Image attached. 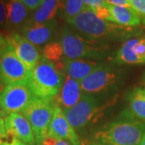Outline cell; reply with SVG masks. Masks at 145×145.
Returning <instances> with one entry per match:
<instances>
[{
	"instance_id": "cell-38",
	"label": "cell",
	"mask_w": 145,
	"mask_h": 145,
	"mask_svg": "<svg viewBox=\"0 0 145 145\" xmlns=\"http://www.w3.org/2000/svg\"><path fill=\"white\" fill-rule=\"evenodd\" d=\"M10 1H16V0H10Z\"/></svg>"
},
{
	"instance_id": "cell-4",
	"label": "cell",
	"mask_w": 145,
	"mask_h": 145,
	"mask_svg": "<svg viewBox=\"0 0 145 145\" xmlns=\"http://www.w3.org/2000/svg\"><path fill=\"white\" fill-rule=\"evenodd\" d=\"M65 59H98L106 54L108 45L103 42L89 40L69 27H65L60 33Z\"/></svg>"
},
{
	"instance_id": "cell-31",
	"label": "cell",
	"mask_w": 145,
	"mask_h": 145,
	"mask_svg": "<svg viewBox=\"0 0 145 145\" xmlns=\"http://www.w3.org/2000/svg\"><path fill=\"white\" fill-rule=\"evenodd\" d=\"M7 44H8V42L7 40L6 36H3V35L0 32V48L7 46Z\"/></svg>"
},
{
	"instance_id": "cell-37",
	"label": "cell",
	"mask_w": 145,
	"mask_h": 145,
	"mask_svg": "<svg viewBox=\"0 0 145 145\" xmlns=\"http://www.w3.org/2000/svg\"><path fill=\"white\" fill-rule=\"evenodd\" d=\"M142 81H143V83H144V86H145V72L143 75V78H142Z\"/></svg>"
},
{
	"instance_id": "cell-5",
	"label": "cell",
	"mask_w": 145,
	"mask_h": 145,
	"mask_svg": "<svg viewBox=\"0 0 145 145\" xmlns=\"http://www.w3.org/2000/svg\"><path fill=\"white\" fill-rule=\"evenodd\" d=\"M54 107L55 105L52 99L35 97L21 112L31 124L36 137V144H40L42 140L48 135Z\"/></svg>"
},
{
	"instance_id": "cell-12",
	"label": "cell",
	"mask_w": 145,
	"mask_h": 145,
	"mask_svg": "<svg viewBox=\"0 0 145 145\" xmlns=\"http://www.w3.org/2000/svg\"><path fill=\"white\" fill-rule=\"evenodd\" d=\"M48 135L67 140L72 145H83L77 131L69 123L65 113L59 106H55Z\"/></svg>"
},
{
	"instance_id": "cell-34",
	"label": "cell",
	"mask_w": 145,
	"mask_h": 145,
	"mask_svg": "<svg viewBox=\"0 0 145 145\" xmlns=\"http://www.w3.org/2000/svg\"><path fill=\"white\" fill-rule=\"evenodd\" d=\"M86 145H107V144H101V143H97V142H94V141H91L88 143Z\"/></svg>"
},
{
	"instance_id": "cell-7",
	"label": "cell",
	"mask_w": 145,
	"mask_h": 145,
	"mask_svg": "<svg viewBox=\"0 0 145 145\" xmlns=\"http://www.w3.org/2000/svg\"><path fill=\"white\" fill-rule=\"evenodd\" d=\"M101 110L99 99L93 94L83 93L78 103L65 113L72 127L82 131L98 116Z\"/></svg>"
},
{
	"instance_id": "cell-35",
	"label": "cell",
	"mask_w": 145,
	"mask_h": 145,
	"mask_svg": "<svg viewBox=\"0 0 145 145\" xmlns=\"http://www.w3.org/2000/svg\"><path fill=\"white\" fill-rule=\"evenodd\" d=\"M3 87H4V86H3V82H2L1 80H0V93H1L2 90L3 89Z\"/></svg>"
},
{
	"instance_id": "cell-10",
	"label": "cell",
	"mask_w": 145,
	"mask_h": 145,
	"mask_svg": "<svg viewBox=\"0 0 145 145\" xmlns=\"http://www.w3.org/2000/svg\"><path fill=\"white\" fill-rule=\"evenodd\" d=\"M6 38L16 56L30 70L35 67L41 59L42 53L40 48L20 33L10 31L6 36Z\"/></svg>"
},
{
	"instance_id": "cell-13",
	"label": "cell",
	"mask_w": 145,
	"mask_h": 145,
	"mask_svg": "<svg viewBox=\"0 0 145 145\" xmlns=\"http://www.w3.org/2000/svg\"><path fill=\"white\" fill-rule=\"evenodd\" d=\"M115 61L124 65L145 64V35L127 40L118 50Z\"/></svg>"
},
{
	"instance_id": "cell-39",
	"label": "cell",
	"mask_w": 145,
	"mask_h": 145,
	"mask_svg": "<svg viewBox=\"0 0 145 145\" xmlns=\"http://www.w3.org/2000/svg\"><path fill=\"white\" fill-rule=\"evenodd\" d=\"M37 145H40V144H37Z\"/></svg>"
},
{
	"instance_id": "cell-29",
	"label": "cell",
	"mask_w": 145,
	"mask_h": 145,
	"mask_svg": "<svg viewBox=\"0 0 145 145\" xmlns=\"http://www.w3.org/2000/svg\"><path fill=\"white\" fill-rule=\"evenodd\" d=\"M108 4L114 6H123V7H131L129 0H105Z\"/></svg>"
},
{
	"instance_id": "cell-33",
	"label": "cell",
	"mask_w": 145,
	"mask_h": 145,
	"mask_svg": "<svg viewBox=\"0 0 145 145\" xmlns=\"http://www.w3.org/2000/svg\"><path fill=\"white\" fill-rule=\"evenodd\" d=\"M7 115V114L6 113L5 110L3 109V107H2V106H1V105H0V119L5 118Z\"/></svg>"
},
{
	"instance_id": "cell-6",
	"label": "cell",
	"mask_w": 145,
	"mask_h": 145,
	"mask_svg": "<svg viewBox=\"0 0 145 145\" xmlns=\"http://www.w3.org/2000/svg\"><path fill=\"white\" fill-rule=\"evenodd\" d=\"M119 79L120 72L117 68L103 64L81 81L80 86L83 93L94 95L110 90L117 85Z\"/></svg>"
},
{
	"instance_id": "cell-26",
	"label": "cell",
	"mask_w": 145,
	"mask_h": 145,
	"mask_svg": "<svg viewBox=\"0 0 145 145\" xmlns=\"http://www.w3.org/2000/svg\"><path fill=\"white\" fill-rule=\"evenodd\" d=\"M7 7L3 0H0V28L7 27Z\"/></svg>"
},
{
	"instance_id": "cell-8",
	"label": "cell",
	"mask_w": 145,
	"mask_h": 145,
	"mask_svg": "<svg viewBox=\"0 0 145 145\" xmlns=\"http://www.w3.org/2000/svg\"><path fill=\"white\" fill-rule=\"evenodd\" d=\"M31 70L19 59L9 45L6 48L0 64V80L3 85L28 84Z\"/></svg>"
},
{
	"instance_id": "cell-17",
	"label": "cell",
	"mask_w": 145,
	"mask_h": 145,
	"mask_svg": "<svg viewBox=\"0 0 145 145\" xmlns=\"http://www.w3.org/2000/svg\"><path fill=\"white\" fill-rule=\"evenodd\" d=\"M7 27L11 31H20L31 18L30 11L20 0L10 1L7 4Z\"/></svg>"
},
{
	"instance_id": "cell-15",
	"label": "cell",
	"mask_w": 145,
	"mask_h": 145,
	"mask_svg": "<svg viewBox=\"0 0 145 145\" xmlns=\"http://www.w3.org/2000/svg\"><path fill=\"white\" fill-rule=\"evenodd\" d=\"M82 94L80 82L65 75L62 87L52 101L55 106H59L64 112H66L78 103Z\"/></svg>"
},
{
	"instance_id": "cell-14",
	"label": "cell",
	"mask_w": 145,
	"mask_h": 145,
	"mask_svg": "<svg viewBox=\"0 0 145 145\" xmlns=\"http://www.w3.org/2000/svg\"><path fill=\"white\" fill-rule=\"evenodd\" d=\"M57 29V21L56 20L41 24H35L28 21L21 29L20 34L35 45L40 47L52 42Z\"/></svg>"
},
{
	"instance_id": "cell-21",
	"label": "cell",
	"mask_w": 145,
	"mask_h": 145,
	"mask_svg": "<svg viewBox=\"0 0 145 145\" xmlns=\"http://www.w3.org/2000/svg\"><path fill=\"white\" fill-rule=\"evenodd\" d=\"M42 57L54 64L59 71L64 73V54L61 43L52 41L46 44L42 51Z\"/></svg>"
},
{
	"instance_id": "cell-11",
	"label": "cell",
	"mask_w": 145,
	"mask_h": 145,
	"mask_svg": "<svg viewBox=\"0 0 145 145\" xmlns=\"http://www.w3.org/2000/svg\"><path fill=\"white\" fill-rule=\"evenodd\" d=\"M4 123L7 140L16 138L27 145H36V140L33 129L24 114L20 113L7 114L4 118Z\"/></svg>"
},
{
	"instance_id": "cell-30",
	"label": "cell",
	"mask_w": 145,
	"mask_h": 145,
	"mask_svg": "<svg viewBox=\"0 0 145 145\" xmlns=\"http://www.w3.org/2000/svg\"><path fill=\"white\" fill-rule=\"evenodd\" d=\"M2 145H27L25 143L22 142L21 140H18V139H16V138H13L10 140H7L4 142Z\"/></svg>"
},
{
	"instance_id": "cell-3",
	"label": "cell",
	"mask_w": 145,
	"mask_h": 145,
	"mask_svg": "<svg viewBox=\"0 0 145 145\" xmlns=\"http://www.w3.org/2000/svg\"><path fill=\"white\" fill-rule=\"evenodd\" d=\"M64 79L65 74L42 57L31 70L28 86L35 97L52 100L61 90Z\"/></svg>"
},
{
	"instance_id": "cell-19",
	"label": "cell",
	"mask_w": 145,
	"mask_h": 145,
	"mask_svg": "<svg viewBox=\"0 0 145 145\" xmlns=\"http://www.w3.org/2000/svg\"><path fill=\"white\" fill-rule=\"evenodd\" d=\"M61 4L62 0H44L28 21L35 24H41L54 20L58 10L61 8Z\"/></svg>"
},
{
	"instance_id": "cell-24",
	"label": "cell",
	"mask_w": 145,
	"mask_h": 145,
	"mask_svg": "<svg viewBox=\"0 0 145 145\" xmlns=\"http://www.w3.org/2000/svg\"><path fill=\"white\" fill-rule=\"evenodd\" d=\"M83 3L91 10H95L106 7L108 3L105 0H82Z\"/></svg>"
},
{
	"instance_id": "cell-16",
	"label": "cell",
	"mask_w": 145,
	"mask_h": 145,
	"mask_svg": "<svg viewBox=\"0 0 145 145\" xmlns=\"http://www.w3.org/2000/svg\"><path fill=\"white\" fill-rule=\"evenodd\" d=\"M64 74L72 79L81 82L88 77L94 69L103 65L88 59H65L64 60Z\"/></svg>"
},
{
	"instance_id": "cell-23",
	"label": "cell",
	"mask_w": 145,
	"mask_h": 145,
	"mask_svg": "<svg viewBox=\"0 0 145 145\" xmlns=\"http://www.w3.org/2000/svg\"><path fill=\"white\" fill-rule=\"evenodd\" d=\"M130 5L138 13L145 24V0H129Z\"/></svg>"
},
{
	"instance_id": "cell-32",
	"label": "cell",
	"mask_w": 145,
	"mask_h": 145,
	"mask_svg": "<svg viewBox=\"0 0 145 145\" xmlns=\"http://www.w3.org/2000/svg\"><path fill=\"white\" fill-rule=\"evenodd\" d=\"M7 46H8V44H7ZM7 46L0 48V64H1L2 61H3V55H4V52H5L6 48H7Z\"/></svg>"
},
{
	"instance_id": "cell-20",
	"label": "cell",
	"mask_w": 145,
	"mask_h": 145,
	"mask_svg": "<svg viewBox=\"0 0 145 145\" xmlns=\"http://www.w3.org/2000/svg\"><path fill=\"white\" fill-rule=\"evenodd\" d=\"M129 110L135 118L145 123V88H134L127 95Z\"/></svg>"
},
{
	"instance_id": "cell-22",
	"label": "cell",
	"mask_w": 145,
	"mask_h": 145,
	"mask_svg": "<svg viewBox=\"0 0 145 145\" xmlns=\"http://www.w3.org/2000/svg\"><path fill=\"white\" fill-rule=\"evenodd\" d=\"M87 7L82 0H62L61 13L66 21L78 16Z\"/></svg>"
},
{
	"instance_id": "cell-9",
	"label": "cell",
	"mask_w": 145,
	"mask_h": 145,
	"mask_svg": "<svg viewBox=\"0 0 145 145\" xmlns=\"http://www.w3.org/2000/svg\"><path fill=\"white\" fill-rule=\"evenodd\" d=\"M35 98L28 84L4 86L0 93V105L7 114L22 112Z\"/></svg>"
},
{
	"instance_id": "cell-18",
	"label": "cell",
	"mask_w": 145,
	"mask_h": 145,
	"mask_svg": "<svg viewBox=\"0 0 145 145\" xmlns=\"http://www.w3.org/2000/svg\"><path fill=\"white\" fill-rule=\"evenodd\" d=\"M108 10L111 15L112 23L125 27L139 26L141 18L131 7L114 6L108 4Z\"/></svg>"
},
{
	"instance_id": "cell-36",
	"label": "cell",
	"mask_w": 145,
	"mask_h": 145,
	"mask_svg": "<svg viewBox=\"0 0 145 145\" xmlns=\"http://www.w3.org/2000/svg\"><path fill=\"white\" fill-rule=\"evenodd\" d=\"M140 145H145V135H144V137H143V140L141 141V144Z\"/></svg>"
},
{
	"instance_id": "cell-25",
	"label": "cell",
	"mask_w": 145,
	"mask_h": 145,
	"mask_svg": "<svg viewBox=\"0 0 145 145\" xmlns=\"http://www.w3.org/2000/svg\"><path fill=\"white\" fill-rule=\"evenodd\" d=\"M40 145H72L67 140L62 139H57L52 136L47 135L46 137L42 140Z\"/></svg>"
},
{
	"instance_id": "cell-2",
	"label": "cell",
	"mask_w": 145,
	"mask_h": 145,
	"mask_svg": "<svg viewBox=\"0 0 145 145\" xmlns=\"http://www.w3.org/2000/svg\"><path fill=\"white\" fill-rule=\"evenodd\" d=\"M66 22L81 36L96 41L124 39L131 32L130 27L120 26L112 22L100 19L89 7H86L78 16Z\"/></svg>"
},
{
	"instance_id": "cell-28",
	"label": "cell",
	"mask_w": 145,
	"mask_h": 145,
	"mask_svg": "<svg viewBox=\"0 0 145 145\" xmlns=\"http://www.w3.org/2000/svg\"><path fill=\"white\" fill-rule=\"evenodd\" d=\"M7 140V134L6 131L4 119H0V145L3 144Z\"/></svg>"
},
{
	"instance_id": "cell-27",
	"label": "cell",
	"mask_w": 145,
	"mask_h": 145,
	"mask_svg": "<svg viewBox=\"0 0 145 145\" xmlns=\"http://www.w3.org/2000/svg\"><path fill=\"white\" fill-rule=\"evenodd\" d=\"M20 1L31 11H35L41 6L44 0H20Z\"/></svg>"
},
{
	"instance_id": "cell-1",
	"label": "cell",
	"mask_w": 145,
	"mask_h": 145,
	"mask_svg": "<svg viewBox=\"0 0 145 145\" xmlns=\"http://www.w3.org/2000/svg\"><path fill=\"white\" fill-rule=\"evenodd\" d=\"M145 135V123L129 110L122 111L116 119L99 129L93 141L107 145H140Z\"/></svg>"
}]
</instances>
